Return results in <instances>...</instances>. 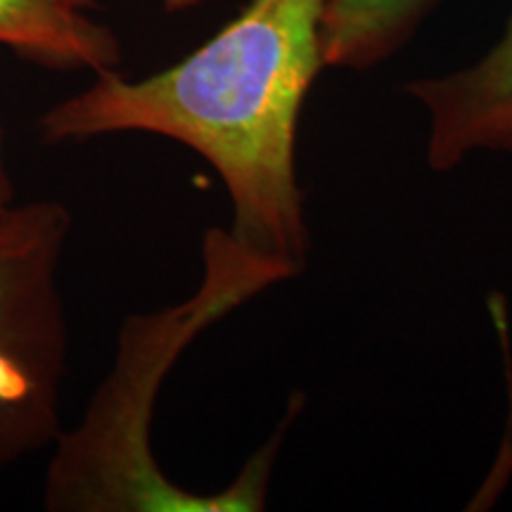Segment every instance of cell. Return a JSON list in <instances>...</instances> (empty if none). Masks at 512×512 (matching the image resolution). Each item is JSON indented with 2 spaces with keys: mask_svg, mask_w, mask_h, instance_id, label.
Returning <instances> with one entry per match:
<instances>
[{
  "mask_svg": "<svg viewBox=\"0 0 512 512\" xmlns=\"http://www.w3.org/2000/svg\"><path fill=\"white\" fill-rule=\"evenodd\" d=\"M328 0H247L183 60L145 79L117 69L48 107L50 145L117 133L181 143L214 166L233 202L230 233L302 268L309 249L294 143L304 100L325 69Z\"/></svg>",
  "mask_w": 512,
  "mask_h": 512,
  "instance_id": "cell-1",
  "label": "cell"
},
{
  "mask_svg": "<svg viewBox=\"0 0 512 512\" xmlns=\"http://www.w3.org/2000/svg\"><path fill=\"white\" fill-rule=\"evenodd\" d=\"M204 275L190 299L126 316L114 363L74 430H62L48 463L43 508L50 512H235L266 505L280 434L249 460L228 489L197 494L162 470L152 453L159 389L202 330L299 268L261 252L230 230L202 242Z\"/></svg>",
  "mask_w": 512,
  "mask_h": 512,
  "instance_id": "cell-2",
  "label": "cell"
},
{
  "mask_svg": "<svg viewBox=\"0 0 512 512\" xmlns=\"http://www.w3.org/2000/svg\"><path fill=\"white\" fill-rule=\"evenodd\" d=\"M69 233L72 214L57 200L17 202L0 221V470L53 448L64 430Z\"/></svg>",
  "mask_w": 512,
  "mask_h": 512,
  "instance_id": "cell-3",
  "label": "cell"
},
{
  "mask_svg": "<svg viewBox=\"0 0 512 512\" xmlns=\"http://www.w3.org/2000/svg\"><path fill=\"white\" fill-rule=\"evenodd\" d=\"M432 121L430 164L456 166L472 150H512V17L505 34L472 67L408 83Z\"/></svg>",
  "mask_w": 512,
  "mask_h": 512,
  "instance_id": "cell-4",
  "label": "cell"
},
{
  "mask_svg": "<svg viewBox=\"0 0 512 512\" xmlns=\"http://www.w3.org/2000/svg\"><path fill=\"white\" fill-rule=\"evenodd\" d=\"M91 8L95 0H0V46L46 67L114 72L119 38Z\"/></svg>",
  "mask_w": 512,
  "mask_h": 512,
  "instance_id": "cell-5",
  "label": "cell"
},
{
  "mask_svg": "<svg viewBox=\"0 0 512 512\" xmlns=\"http://www.w3.org/2000/svg\"><path fill=\"white\" fill-rule=\"evenodd\" d=\"M441 0H328L320 41L325 67L370 69L394 55Z\"/></svg>",
  "mask_w": 512,
  "mask_h": 512,
  "instance_id": "cell-6",
  "label": "cell"
},
{
  "mask_svg": "<svg viewBox=\"0 0 512 512\" xmlns=\"http://www.w3.org/2000/svg\"><path fill=\"white\" fill-rule=\"evenodd\" d=\"M17 207L15 200V185H12L8 162H5V140L3 131H0V221Z\"/></svg>",
  "mask_w": 512,
  "mask_h": 512,
  "instance_id": "cell-7",
  "label": "cell"
},
{
  "mask_svg": "<svg viewBox=\"0 0 512 512\" xmlns=\"http://www.w3.org/2000/svg\"><path fill=\"white\" fill-rule=\"evenodd\" d=\"M159 3H162L164 10L169 12H183V10L195 8V5H200L202 0H159Z\"/></svg>",
  "mask_w": 512,
  "mask_h": 512,
  "instance_id": "cell-8",
  "label": "cell"
}]
</instances>
